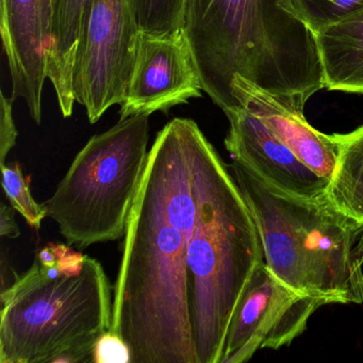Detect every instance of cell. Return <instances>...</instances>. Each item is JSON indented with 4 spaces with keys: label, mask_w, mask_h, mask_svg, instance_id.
<instances>
[{
    "label": "cell",
    "mask_w": 363,
    "mask_h": 363,
    "mask_svg": "<svg viewBox=\"0 0 363 363\" xmlns=\"http://www.w3.org/2000/svg\"><path fill=\"white\" fill-rule=\"evenodd\" d=\"M229 167L274 275L327 305H363V222L339 209L328 194L298 199L272 188L238 161Z\"/></svg>",
    "instance_id": "cell-4"
},
{
    "label": "cell",
    "mask_w": 363,
    "mask_h": 363,
    "mask_svg": "<svg viewBox=\"0 0 363 363\" xmlns=\"http://www.w3.org/2000/svg\"><path fill=\"white\" fill-rule=\"evenodd\" d=\"M0 165L5 164L10 150L16 146L18 133L13 118V97L0 95Z\"/></svg>",
    "instance_id": "cell-20"
},
{
    "label": "cell",
    "mask_w": 363,
    "mask_h": 363,
    "mask_svg": "<svg viewBox=\"0 0 363 363\" xmlns=\"http://www.w3.org/2000/svg\"><path fill=\"white\" fill-rule=\"evenodd\" d=\"M139 35L135 0H86L74 93L91 124L124 101Z\"/></svg>",
    "instance_id": "cell-7"
},
{
    "label": "cell",
    "mask_w": 363,
    "mask_h": 363,
    "mask_svg": "<svg viewBox=\"0 0 363 363\" xmlns=\"http://www.w3.org/2000/svg\"><path fill=\"white\" fill-rule=\"evenodd\" d=\"M150 116L120 118L78 152L54 195L48 216L69 244L89 247L124 237L147 165Z\"/></svg>",
    "instance_id": "cell-6"
},
{
    "label": "cell",
    "mask_w": 363,
    "mask_h": 363,
    "mask_svg": "<svg viewBox=\"0 0 363 363\" xmlns=\"http://www.w3.org/2000/svg\"><path fill=\"white\" fill-rule=\"evenodd\" d=\"M94 362L131 363L130 347L123 337L110 329L95 344Z\"/></svg>",
    "instance_id": "cell-19"
},
{
    "label": "cell",
    "mask_w": 363,
    "mask_h": 363,
    "mask_svg": "<svg viewBox=\"0 0 363 363\" xmlns=\"http://www.w3.org/2000/svg\"><path fill=\"white\" fill-rule=\"evenodd\" d=\"M286 5L314 35L363 11V0H286Z\"/></svg>",
    "instance_id": "cell-16"
},
{
    "label": "cell",
    "mask_w": 363,
    "mask_h": 363,
    "mask_svg": "<svg viewBox=\"0 0 363 363\" xmlns=\"http://www.w3.org/2000/svg\"><path fill=\"white\" fill-rule=\"evenodd\" d=\"M194 124L176 118L159 131L129 216L111 330L128 344L131 363H197L186 267L196 213Z\"/></svg>",
    "instance_id": "cell-1"
},
{
    "label": "cell",
    "mask_w": 363,
    "mask_h": 363,
    "mask_svg": "<svg viewBox=\"0 0 363 363\" xmlns=\"http://www.w3.org/2000/svg\"><path fill=\"white\" fill-rule=\"evenodd\" d=\"M3 173V188L12 207L20 212L33 228L40 229L48 216L45 203H38L31 194L29 182L18 163L0 165Z\"/></svg>",
    "instance_id": "cell-18"
},
{
    "label": "cell",
    "mask_w": 363,
    "mask_h": 363,
    "mask_svg": "<svg viewBox=\"0 0 363 363\" xmlns=\"http://www.w3.org/2000/svg\"><path fill=\"white\" fill-rule=\"evenodd\" d=\"M86 0H55L46 74L56 92L63 118L72 116L76 104L74 72L82 39Z\"/></svg>",
    "instance_id": "cell-13"
},
{
    "label": "cell",
    "mask_w": 363,
    "mask_h": 363,
    "mask_svg": "<svg viewBox=\"0 0 363 363\" xmlns=\"http://www.w3.org/2000/svg\"><path fill=\"white\" fill-rule=\"evenodd\" d=\"M140 30L152 35L184 28L186 0H135Z\"/></svg>",
    "instance_id": "cell-17"
},
{
    "label": "cell",
    "mask_w": 363,
    "mask_h": 363,
    "mask_svg": "<svg viewBox=\"0 0 363 363\" xmlns=\"http://www.w3.org/2000/svg\"><path fill=\"white\" fill-rule=\"evenodd\" d=\"M191 152L196 213L186 265L189 315L197 363H220L233 312L264 255L235 177L196 123Z\"/></svg>",
    "instance_id": "cell-3"
},
{
    "label": "cell",
    "mask_w": 363,
    "mask_h": 363,
    "mask_svg": "<svg viewBox=\"0 0 363 363\" xmlns=\"http://www.w3.org/2000/svg\"><path fill=\"white\" fill-rule=\"evenodd\" d=\"M0 298V363L94 362L97 340L111 329L109 279L89 256L75 273L35 258Z\"/></svg>",
    "instance_id": "cell-5"
},
{
    "label": "cell",
    "mask_w": 363,
    "mask_h": 363,
    "mask_svg": "<svg viewBox=\"0 0 363 363\" xmlns=\"http://www.w3.org/2000/svg\"><path fill=\"white\" fill-rule=\"evenodd\" d=\"M55 0H0V33L12 82V97L26 101L41 124Z\"/></svg>",
    "instance_id": "cell-11"
},
{
    "label": "cell",
    "mask_w": 363,
    "mask_h": 363,
    "mask_svg": "<svg viewBox=\"0 0 363 363\" xmlns=\"http://www.w3.org/2000/svg\"><path fill=\"white\" fill-rule=\"evenodd\" d=\"M325 305L322 299L299 294L284 284L263 261L233 312L220 363L247 362L258 350L290 345Z\"/></svg>",
    "instance_id": "cell-8"
},
{
    "label": "cell",
    "mask_w": 363,
    "mask_h": 363,
    "mask_svg": "<svg viewBox=\"0 0 363 363\" xmlns=\"http://www.w3.org/2000/svg\"><path fill=\"white\" fill-rule=\"evenodd\" d=\"M325 89L363 95V11L315 35Z\"/></svg>",
    "instance_id": "cell-14"
},
{
    "label": "cell",
    "mask_w": 363,
    "mask_h": 363,
    "mask_svg": "<svg viewBox=\"0 0 363 363\" xmlns=\"http://www.w3.org/2000/svg\"><path fill=\"white\" fill-rule=\"evenodd\" d=\"M331 135L337 159L327 194L339 209L363 222V125L352 133Z\"/></svg>",
    "instance_id": "cell-15"
},
{
    "label": "cell",
    "mask_w": 363,
    "mask_h": 363,
    "mask_svg": "<svg viewBox=\"0 0 363 363\" xmlns=\"http://www.w3.org/2000/svg\"><path fill=\"white\" fill-rule=\"evenodd\" d=\"M225 116L229 121L225 146L233 160L284 194L303 199L327 194L330 180L299 160L260 118L240 105Z\"/></svg>",
    "instance_id": "cell-10"
},
{
    "label": "cell",
    "mask_w": 363,
    "mask_h": 363,
    "mask_svg": "<svg viewBox=\"0 0 363 363\" xmlns=\"http://www.w3.org/2000/svg\"><path fill=\"white\" fill-rule=\"evenodd\" d=\"M16 210L13 207L1 205L0 210V235L1 237L10 238V239H16L20 237L21 233L14 218V212Z\"/></svg>",
    "instance_id": "cell-21"
},
{
    "label": "cell",
    "mask_w": 363,
    "mask_h": 363,
    "mask_svg": "<svg viewBox=\"0 0 363 363\" xmlns=\"http://www.w3.org/2000/svg\"><path fill=\"white\" fill-rule=\"evenodd\" d=\"M201 77L184 28L162 35L140 30L133 74L121 104V118L155 112L201 99Z\"/></svg>",
    "instance_id": "cell-9"
},
{
    "label": "cell",
    "mask_w": 363,
    "mask_h": 363,
    "mask_svg": "<svg viewBox=\"0 0 363 363\" xmlns=\"http://www.w3.org/2000/svg\"><path fill=\"white\" fill-rule=\"evenodd\" d=\"M231 90L238 106L260 118L310 169L331 179L337 159L333 135L316 130L307 122L303 111L242 76H235Z\"/></svg>",
    "instance_id": "cell-12"
},
{
    "label": "cell",
    "mask_w": 363,
    "mask_h": 363,
    "mask_svg": "<svg viewBox=\"0 0 363 363\" xmlns=\"http://www.w3.org/2000/svg\"><path fill=\"white\" fill-rule=\"evenodd\" d=\"M286 0H186L184 29L203 91L225 114L242 76L303 111L325 88L315 35Z\"/></svg>",
    "instance_id": "cell-2"
}]
</instances>
